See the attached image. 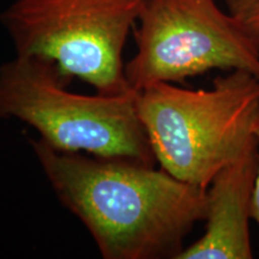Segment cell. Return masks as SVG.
<instances>
[{
  "mask_svg": "<svg viewBox=\"0 0 259 259\" xmlns=\"http://www.w3.org/2000/svg\"><path fill=\"white\" fill-rule=\"evenodd\" d=\"M31 147L58 199L87 227L105 259H178L204 221L206 189L128 158Z\"/></svg>",
  "mask_w": 259,
  "mask_h": 259,
  "instance_id": "cell-1",
  "label": "cell"
},
{
  "mask_svg": "<svg viewBox=\"0 0 259 259\" xmlns=\"http://www.w3.org/2000/svg\"><path fill=\"white\" fill-rule=\"evenodd\" d=\"M136 105L162 169L206 189L255 137L259 78L232 70L208 90L154 83L139 90Z\"/></svg>",
  "mask_w": 259,
  "mask_h": 259,
  "instance_id": "cell-2",
  "label": "cell"
},
{
  "mask_svg": "<svg viewBox=\"0 0 259 259\" xmlns=\"http://www.w3.org/2000/svg\"><path fill=\"white\" fill-rule=\"evenodd\" d=\"M70 79L54 61L16 56L0 65V118L31 126L56 150L155 166L137 93L80 95L66 89Z\"/></svg>",
  "mask_w": 259,
  "mask_h": 259,
  "instance_id": "cell-3",
  "label": "cell"
},
{
  "mask_svg": "<svg viewBox=\"0 0 259 259\" xmlns=\"http://www.w3.org/2000/svg\"><path fill=\"white\" fill-rule=\"evenodd\" d=\"M145 0H16L0 15L16 56L54 61L106 96L134 94L122 52Z\"/></svg>",
  "mask_w": 259,
  "mask_h": 259,
  "instance_id": "cell-4",
  "label": "cell"
},
{
  "mask_svg": "<svg viewBox=\"0 0 259 259\" xmlns=\"http://www.w3.org/2000/svg\"><path fill=\"white\" fill-rule=\"evenodd\" d=\"M137 52L125 64L131 90L179 83L210 70H245L259 78V51L215 0H145Z\"/></svg>",
  "mask_w": 259,
  "mask_h": 259,
  "instance_id": "cell-5",
  "label": "cell"
},
{
  "mask_svg": "<svg viewBox=\"0 0 259 259\" xmlns=\"http://www.w3.org/2000/svg\"><path fill=\"white\" fill-rule=\"evenodd\" d=\"M259 166L257 136L206 187L205 232L178 259H251L250 220Z\"/></svg>",
  "mask_w": 259,
  "mask_h": 259,
  "instance_id": "cell-6",
  "label": "cell"
},
{
  "mask_svg": "<svg viewBox=\"0 0 259 259\" xmlns=\"http://www.w3.org/2000/svg\"><path fill=\"white\" fill-rule=\"evenodd\" d=\"M225 3L228 14L259 51V0H225Z\"/></svg>",
  "mask_w": 259,
  "mask_h": 259,
  "instance_id": "cell-7",
  "label": "cell"
},
{
  "mask_svg": "<svg viewBox=\"0 0 259 259\" xmlns=\"http://www.w3.org/2000/svg\"><path fill=\"white\" fill-rule=\"evenodd\" d=\"M255 136L258 139L259 145V120L255 127ZM252 219L259 225V166H258V174L257 179H255V186H254V193H253V203H252Z\"/></svg>",
  "mask_w": 259,
  "mask_h": 259,
  "instance_id": "cell-8",
  "label": "cell"
}]
</instances>
